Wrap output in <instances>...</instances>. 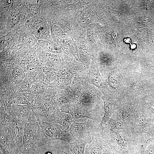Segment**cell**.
Instances as JSON below:
<instances>
[{
	"mask_svg": "<svg viewBox=\"0 0 154 154\" xmlns=\"http://www.w3.org/2000/svg\"><path fill=\"white\" fill-rule=\"evenodd\" d=\"M154 114L148 110L135 111L129 123L130 131L134 140L146 135L154 137L153 132Z\"/></svg>",
	"mask_w": 154,
	"mask_h": 154,
	"instance_id": "1",
	"label": "cell"
},
{
	"mask_svg": "<svg viewBox=\"0 0 154 154\" xmlns=\"http://www.w3.org/2000/svg\"><path fill=\"white\" fill-rule=\"evenodd\" d=\"M23 138L22 154H37L42 145V135L39 123H28L25 125Z\"/></svg>",
	"mask_w": 154,
	"mask_h": 154,
	"instance_id": "2",
	"label": "cell"
},
{
	"mask_svg": "<svg viewBox=\"0 0 154 154\" xmlns=\"http://www.w3.org/2000/svg\"><path fill=\"white\" fill-rule=\"evenodd\" d=\"M103 129L115 153L129 154L135 144L129 130L110 131L104 127Z\"/></svg>",
	"mask_w": 154,
	"mask_h": 154,
	"instance_id": "3",
	"label": "cell"
},
{
	"mask_svg": "<svg viewBox=\"0 0 154 154\" xmlns=\"http://www.w3.org/2000/svg\"><path fill=\"white\" fill-rule=\"evenodd\" d=\"M91 138L92 141L86 145L84 154L115 153L103 126L93 133Z\"/></svg>",
	"mask_w": 154,
	"mask_h": 154,
	"instance_id": "4",
	"label": "cell"
},
{
	"mask_svg": "<svg viewBox=\"0 0 154 154\" xmlns=\"http://www.w3.org/2000/svg\"><path fill=\"white\" fill-rule=\"evenodd\" d=\"M39 123L41 129L43 145L48 141L55 140H61L68 143L74 141L68 131L60 125L41 121Z\"/></svg>",
	"mask_w": 154,
	"mask_h": 154,
	"instance_id": "5",
	"label": "cell"
},
{
	"mask_svg": "<svg viewBox=\"0 0 154 154\" xmlns=\"http://www.w3.org/2000/svg\"><path fill=\"white\" fill-rule=\"evenodd\" d=\"M100 123L89 119L82 122L74 121L70 126L68 132L74 141L81 139H92V134L101 127Z\"/></svg>",
	"mask_w": 154,
	"mask_h": 154,
	"instance_id": "6",
	"label": "cell"
},
{
	"mask_svg": "<svg viewBox=\"0 0 154 154\" xmlns=\"http://www.w3.org/2000/svg\"><path fill=\"white\" fill-rule=\"evenodd\" d=\"M103 100L104 113L100 124L104 126L116 111L121 105L120 103L112 99L104 98Z\"/></svg>",
	"mask_w": 154,
	"mask_h": 154,
	"instance_id": "7",
	"label": "cell"
},
{
	"mask_svg": "<svg viewBox=\"0 0 154 154\" xmlns=\"http://www.w3.org/2000/svg\"><path fill=\"white\" fill-rule=\"evenodd\" d=\"M103 127L110 131L125 129L130 130L129 123L123 121L117 112H115Z\"/></svg>",
	"mask_w": 154,
	"mask_h": 154,
	"instance_id": "8",
	"label": "cell"
},
{
	"mask_svg": "<svg viewBox=\"0 0 154 154\" xmlns=\"http://www.w3.org/2000/svg\"><path fill=\"white\" fill-rule=\"evenodd\" d=\"M74 120L70 114L58 111L53 116L51 122L59 125L68 131L70 126Z\"/></svg>",
	"mask_w": 154,
	"mask_h": 154,
	"instance_id": "9",
	"label": "cell"
},
{
	"mask_svg": "<svg viewBox=\"0 0 154 154\" xmlns=\"http://www.w3.org/2000/svg\"><path fill=\"white\" fill-rule=\"evenodd\" d=\"M153 139L149 137H142L135 141V143L128 154H144L147 147Z\"/></svg>",
	"mask_w": 154,
	"mask_h": 154,
	"instance_id": "10",
	"label": "cell"
},
{
	"mask_svg": "<svg viewBox=\"0 0 154 154\" xmlns=\"http://www.w3.org/2000/svg\"><path fill=\"white\" fill-rule=\"evenodd\" d=\"M92 141V139H81L71 143L66 142V145L73 154H84L86 146Z\"/></svg>",
	"mask_w": 154,
	"mask_h": 154,
	"instance_id": "11",
	"label": "cell"
},
{
	"mask_svg": "<svg viewBox=\"0 0 154 154\" xmlns=\"http://www.w3.org/2000/svg\"><path fill=\"white\" fill-rule=\"evenodd\" d=\"M135 111L131 106H126L120 108L117 112L119 117L123 121L129 123Z\"/></svg>",
	"mask_w": 154,
	"mask_h": 154,
	"instance_id": "12",
	"label": "cell"
},
{
	"mask_svg": "<svg viewBox=\"0 0 154 154\" xmlns=\"http://www.w3.org/2000/svg\"><path fill=\"white\" fill-rule=\"evenodd\" d=\"M144 154H154V138L146 148Z\"/></svg>",
	"mask_w": 154,
	"mask_h": 154,
	"instance_id": "13",
	"label": "cell"
},
{
	"mask_svg": "<svg viewBox=\"0 0 154 154\" xmlns=\"http://www.w3.org/2000/svg\"><path fill=\"white\" fill-rule=\"evenodd\" d=\"M64 154H73L70 150L68 149H65L64 151Z\"/></svg>",
	"mask_w": 154,
	"mask_h": 154,
	"instance_id": "14",
	"label": "cell"
},
{
	"mask_svg": "<svg viewBox=\"0 0 154 154\" xmlns=\"http://www.w3.org/2000/svg\"><path fill=\"white\" fill-rule=\"evenodd\" d=\"M125 41L126 42L129 43L130 42V38H126L125 40Z\"/></svg>",
	"mask_w": 154,
	"mask_h": 154,
	"instance_id": "15",
	"label": "cell"
},
{
	"mask_svg": "<svg viewBox=\"0 0 154 154\" xmlns=\"http://www.w3.org/2000/svg\"><path fill=\"white\" fill-rule=\"evenodd\" d=\"M136 47V45L135 44H132L131 45V48L132 49L135 48Z\"/></svg>",
	"mask_w": 154,
	"mask_h": 154,
	"instance_id": "16",
	"label": "cell"
},
{
	"mask_svg": "<svg viewBox=\"0 0 154 154\" xmlns=\"http://www.w3.org/2000/svg\"><path fill=\"white\" fill-rule=\"evenodd\" d=\"M153 133L154 134V120L153 122Z\"/></svg>",
	"mask_w": 154,
	"mask_h": 154,
	"instance_id": "17",
	"label": "cell"
},
{
	"mask_svg": "<svg viewBox=\"0 0 154 154\" xmlns=\"http://www.w3.org/2000/svg\"><path fill=\"white\" fill-rule=\"evenodd\" d=\"M114 154H120V153H115Z\"/></svg>",
	"mask_w": 154,
	"mask_h": 154,
	"instance_id": "18",
	"label": "cell"
},
{
	"mask_svg": "<svg viewBox=\"0 0 154 154\" xmlns=\"http://www.w3.org/2000/svg\"><path fill=\"white\" fill-rule=\"evenodd\" d=\"M19 154H21V153H20Z\"/></svg>",
	"mask_w": 154,
	"mask_h": 154,
	"instance_id": "19",
	"label": "cell"
},
{
	"mask_svg": "<svg viewBox=\"0 0 154 154\" xmlns=\"http://www.w3.org/2000/svg\"></svg>",
	"mask_w": 154,
	"mask_h": 154,
	"instance_id": "20",
	"label": "cell"
},
{
	"mask_svg": "<svg viewBox=\"0 0 154 154\" xmlns=\"http://www.w3.org/2000/svg\"></svg>",
	"mask_w": 154,
	"mask_h": 154,
	"instance_id": "21",
	"label": "cell"
}]
</instances>
